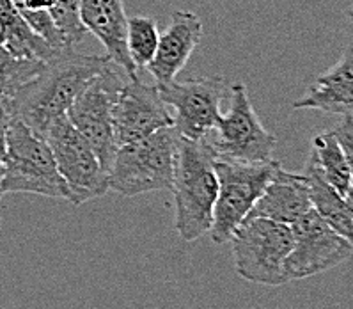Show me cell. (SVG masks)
<instances>
[{"label": "cell", "mask_w": 353, "mask_h": 309, "mask_svg": "<svg viewBox=\"0 0 353 309\" xmlns=\"http://www.w3.org/2000/svg\"><path fill=\"white\" fill-rule=\"evenodd\" d=\"M293 249L284 261L288 281L305 279L337 267L353 255V246L330 228L316 210L291 224Z\"/></svg>", "instance_id": "8fae6325"}, {"label": "cell", "mask_w": 353, "mask_h": 309, "mask_svg": "<svg viewBox=\"0 0 353 309\" xmlns=\"http://www.w3.org/2000/svg\"><path fill=\"white\" fill-rule=\"evenodd\" d=\"M229 110L221 116L215 132L210 135L213 150L219 157L240 162H268L277 146V137L263 126L250 103L249 91L243 84L229 88Z\"/></svg>", "instance_id": "30bf717a"}, {"label": "cell", "mask_w": 353, "mask_h": 309, "mask_svg": "<svg viewBox=\"0 0 353 309\" xmlns=\"http://www.w3.org/2000/svg\"><path fill=\"white\" fill-rule=\"evenodd\" d=\"M18 192L70 201V190L59 175L46 139L20 119L9 117L0 194Z\"/></svg>", "instance_id": "3957f363"}, {"label": "cell", "mask_w": 353, "mask_h": 309, "mask_svg": "<svg viewBox=\"0 0 353 309\" xmlns=\"http://www.w3.org/2000/svg\"><path fill=\"white\" fill-rule=\"evenodd\" d=\"M48 13L70 46L82 41L88 34L79 17V0H54Z\"/></svg>", "instance_id": "7402d4cb"}, {"label": "cell", "mask_w": 353, "mask_h": 309, "mask_svg": "<svg viewBox=\"0 0 353 309\" xmlns=\"http://www.w3.org/2000/svg\"><path fill=\"white\" fill-rule=\"evenodd\" d=\"M14 6L21 11V14L32 13V11H50L54 0H13Z\"/></svg>", "instance_id": "d4e9b609"}, {"label": "cell", "mask_w": 353, "mask_h": 309, "mask_svg": "<svg viewBox=\"0 0 353 309\" xmlns=\"http://www.w3.org/2000/svg\"><path fill=\"white\" fill-rule=\"evenodd\" d=\"M110 63L107 54H77L73 46L57 52L11 97L9 116L45 135L55 119L66 116L80 91Z\"/></svg>", "instance_id": "6da1fadb"}, {"label": "cell", "mask_w": 353, "mask_h": 309, "mask_svg": "<svg viewBox=\"0 0 353 309\" xmlns=\"http://www.w3.org/2000/svg\"><path fill=\"white\" fill-rule=\"evenodd\" d=\"M0 43L13 57L23 61L46 63L61 52L29 26L13 0H0Z\"/></svg>", "instance_id": "e0dca14e"}, {"label": "cell", "mask_w": 353, "mask_h": 309, "mask_svg": "<svg viewBox=\"0 0 353 309\" xmlns=\"http://www.w3.org/2000/svg\"><path fill=\"white\" fill-rule=\"evenodd\" d=\"M346 203H348L350 212H352V217H353V187H350L348 194H346Z\"/></svg>", "instance_id": "484cf974"}, {"label": "cell", "mask_w": 353, "mask_h": 309, "mask_svg": "<svg viewBox=\"0 0 353 309\" xmlns=\"http://www.w3.org/2000/svg\"><path fill=\"white\" fill-rule=\"evenodd\" d=\"M241 279L263 286L290 283L284 261L293 249L291 226L263 217H247L229 239Z\"/></svg>", "instance_id": "5b68a950"}, {"label": "cell", "mask_w": 353, "mask_h": 309, "mask_svg": "<svg viewBox=\"0 0 353 309\" xmlns=\"http://www.w3.org/2000/svg\"><path fill=\"white\" fill-rule=\"evenodd\" d=\"M348 18H350V21H352V26H353V6L348 9Z\"/></svg>", "instance_id": "4316f807"}, {"label": "cell", "mask_w": 353, "mask_h": 309, "mask_svg": "<svg viewBox=\"0 0 353 309\" xmlns=\"http://www.w3.org/2000/svg\"><path fill=\"white\" fill-rule=\"evenodd\" d=\"M82 26L100 39L108 59L125 71L130 80H137V66L132 63L126 45L128 18L123 0H79Z\"/></svg>", "instance_id": "4fadbf2b"}, {"label": "cell", "mask_w": 353, "mask_h": 309, "mask_svg": "<svg viewBox=\"0 0 353 309\" xmlns=\"http://www.w3.org/2000/svg\"><path fill=\"white\" fill-rule=\"evenodd\" d=\"M303 176L307 180L309 199H311L312 210H316L318 215L336 233H339L343 239H346L353 246V217L348 203H346V197L341 196L336 188L325 180L318 166H316L314 159H312V154H309Z\"/></svg>", "instance_id": "ac0fdd59"}, {"label": "cell", "mask_w": 353, "mask_h": 309, "mask_svg": "<svg viewBox=\"0 0 353 309\" xmlns=\"http://www.w3.org/2000/svg\"><path fill=\"white\" fill-rule=\"evenodd\" d=\"M293 107L353 116V43L346 46L339 61L330 70L312 82Z\"/></svg>", "instance_id": "9a60e30c"}, {"label": "cell", "mask_w": 353, "mask_h": 309, "mask_svg": "<svg viewBox=\"0 0 353 309\" xmlns=\"http://www.w3.org/2000/svg\"><path fill=\"white\" fill-rule=\"evenodd\" d=\"M203 38V21L192 11H176L170 23L160 32L157 54L148 64V71L157 79V86L174 82L179 71L188 63L190 55Z\"/></svg>", "instance_id": "5bb4252c"}, {"label": "cell", "mask_w": 353, "mask_h": 309, "mask_svg": "<svg viewBox=\"0 0 353 309\" xmlns=\"http://www.w3.org/2000/svg\"><path fill=\"white\" fill-rule=\"evenodd\" d=\"M160 30L157 21L150 17H133L128 20L126 45L132 63L139 68H145L157 54Z\"/></svg>", "instance_id": "ffe728a7"}, {"label": "cell", "mask_w": 353, "mask_h": 309, "mask_svg": "<svg viewBox=\"0 0 353 309\" xmlns=\"http://www.w3.org/2000/svg\"><path fill=\"white\" fill-rule=\"evenodd\" d=\"M167 107L174 109V130L190 141H201L215 132L221 119V103L228 97L225 77H199V79L157 86Z\"/></svg>", "instance_id": "9c48e42d"}, {"label": "cell", "mask_w": 353, "mask_h": 309, "mask_svg": "<svg viewBox=\"0 0 353 309\" xmlns=\"http://www.w3.org/2000/svg\"><path fill=\"white\" fill-rule=\"evenodd\" d=\"M9 110L8 101L0 98V181H2V175H4V159H6V130H8L9 123ZM2 199V194H0Z\"/></svg>", "instance_id": "cb8c5ba5"}, {"label": "cell", "mask_w": 353, "mask_h": 309, "mask_svg": "<svg viewBox=\"0 0 353 309\" xmlns=\"http://www.w3.org/2000/svg\"><path fill=\"white\" fill-rule=\"evenodd\" d=\"M311 208L307 180L303 172L295 175L279 168L263 190L258 203L250 210L249 217L270 219L291 226Z\"/></svg>", "instance_id": "2e32d148"}, {"label": "cell", "mask_w": 353, "mask_h": 309, "mask_svg": "<svg viewBox=\"0 0 353 309\" xmlns=\"http://www.w3.org/2000/svg\"><path fill=\"white\" fill-rule=\"evenodd\" d=\"M312 159L325 180L336 188L341 196L348 194L352 187V172L339 139L334 130H327L312 139Z\"/></svg>", "instance_id": "d6986e66"}, {"label": "cell", "mask_w": 353, "mask_h": 309, "mask_svg": "<svg viewBox=\"0 0 353 309\" xmlns=\"http://www.w3.org/2000/svg\"><path fill=\"white\" fill-rule=\"evenodd\" d=\"M174 125L157 86L126 80L117 91L112 105V126L117 148L141 141L157 130Z\"/></svg>", "instance_id": "7c38bea8"}, {"label": "cell", "mask_w": 353, "mask_h": 309, "mask_svg": "<svg viewBox=\"0 0 353 309\" xmlns=\"http://www.w3.org/2000/svg\"><path fill=\"white\" fill-rule=\"evenodd\" d=\"M178 132L174 126L117 148L108 169V187L121 196L170 190L174 178Z\"/></svg>", "instance_id": "277c9868"}, {"label": "cell", "mask_w": 353, "mask_h": 309, "mask_svg": "<svg viewBox=\"0 0 353 309\" xmlns=\"http://www.w3.org/2000/svg\"><path fill=\"white\" fill-rule=\"evenodd\" d=\"M126 80L128 77L125 71L110 63L80 91L68 109L70 121L91 144L107 171L117 151L112 126V105L117 91Z\"/></svg>", "instance_id": "ba28073f"}, {"label": "cell", "mask_w": 353, "mask_h": 309, "mask_svg": "<svg viewBox=\"0 0 353 309\" xmlns=\"http://www.w3.org/2000/svg\"><path fill=\"white\" fill-rule=\"evenodd\" d=\"M281 168L277 160L268 162H240L216 157L215 171L219 178L213 221L210 237L215 243H225L234 230L249 217L268 181Z\"/></svg>", "instance_id": "8992f818"}, {"label": "cell", "mask_w": 353, "mask_h": 309, "mask_svg": "<svg viewBox=\"0 0 353 309\" xmlns=\"http://www.w3.org/2000/svg\"><path fill=\"white\" fill-rule=\"evenodd\" d=\"M216 151L210 137L190 141L179 135L174 178L170 192L174 197V228L185 242H194L208 233L213 221L219 178Z\"/></svg>", "instance_id": "7a4b0ae2"}, {"label": "cell", "mask_w": 353, "mask_h": 309, "mask_svg": "<svg viewBox=\"0 0 353 309\" xmlns=\"http://www.w3.org/2000/svg\"><path fill=\"white\" fill-rule=\"evenodd\" d=\"M336 137L339 139L343 151L348 160L350 172H352V187H353V116H343L339 125L334 128Z\"/></svg>", "instance_id": "603a6c76"}, {"label": "cell", "mask_w": 353, "mask_h": 309, "mask_svg": "<svg viewBox=\"0 0 353 309\" xmlns=\"http://www.w3.org/2000/svg\"><path fill=\"white\" fill-rule=\"evenodd\" d=\"M45 63L17 59L0 43V98L9 103L14 92L32 79Z\"/></svg>", "instance_id": "44dd1931"}, {"label": "cell", "mask_w": 353, "mask_h": 309, "mask_svg": "<svg viewBox=\"0 0 353 309\" xmlns=\"http://www.w3.org/2000/svg\"><path fill=\"white\" fill-rule=\"evenodd\" d=\"M43 137L54 153L57 171L70 190V203L75 206L98 199L110 190L108 171L85 137L73 126L70 117L55 119Z\"/></svg>", "instance_id": "52a82bcc"}]
</instances>
